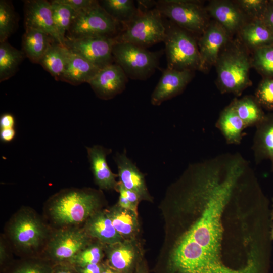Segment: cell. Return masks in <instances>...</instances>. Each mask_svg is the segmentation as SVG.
<instances>
[{"label":"cell","mask_w":273,"mask_h":273,"mask_svg":"<svg viewBox=\"0 0 273 273\" xmlns=\"http://www.w3.org/2000/svg\"><path fill=\"white\" fill-rule=\"evenodd\" d=\"M241 191L230 172L208 171L196 177L181 197L197 210L196 218L176 242L164 273H258L254 265L235 268L225 261L226 209Z\"/></svg>","instance_id":"6da1fadb"},{"label":"cell","mask_w":273,"mask_h":273,"mask_svg":"<svg viewBox=\"0 0 273 273\" xmlns=\"http://www.w3.org/2000/svg\"><path fill=\"white\" fill-rule=\"evenodd\" d=\"M101 196L90 189H64L47 201L48 217L58 229L77 226L99 210Z\"/></svg>","instance_id":"7a4b0ae2"},{"label":"cell","mask_w":273,"mask_h":273,"mask_svg":"<svg viewBox=\"0 0 273 273\" xmlns=\"http://www.w3.org/2000/svg\"><path fill=\"white\" fill-rule=\"evenodd\" d=\"M229 42L215 65L217 85L222 94L231 93L239 96L252 84L249 77L251 58L239 42Z\"/></svg>","instance_id":"3957f363"},{"label":"cell","mask_w":273,"mask_h":273,"mask_svg":"<svg viewBox=\"0 0 273 273\" xmlns=\"http://www.w3.org/2000/svg\"><path fill=\"white\" fill-rule=\"evenodd\" d=\"M10 240L18 251L27 257L34 253L48 237V230L41 219L27 208L19 210L7 228Z\"/></svg>","instance_id":"277c9868"},{"label":"cell","mask_w":273,"mask_h":273,"mask_svg":"<svg viewBox=\"0 0 273 273\" xmlns=\"http://www.w3.org/2000/svg\"><path fill=\"white\" fill-rule=\"evenodd\" d=\"M162 17L156 8L145 11L139 10L124 30L115 37L116 42L130 43L144 48L164 41L166 26Z\"/></svg>","instance_id":"5b68a950"},{"label":"cell","mask_w":273,"mask_h":273,"mask_svg":"<svg viewBox=\"0 0 273 273\" xmlns=\"http://www.w3.org/2000/svg\"><path fill=\"white\" fill-rule=\"evenodd\" d=\"M167 68L177 70H200V58L195 38L175 25L166 27L164 41Z\"/></svg>","instance_id":"8992f818"},{"label":"cell","mask_w":273,"mask_h":273,"mask_svg":"<svg viewBox=\"0 0 273 273\" xmlns=\"http://www.w3.org/2000/svg\"><path fill=\"white\" fill-rule=\"evenodd\" d=\"M156 8L163 16L169 18L176 26L191 34H200L209 24L205 7L197 1L162 0Z\"/></svg>","instance_id":"52a82bcc"},{"label":"cell","mask_w":273,"mask_h":273,"mask_svg":"<svg viewBox=\"0 0 273 273\" xmlns=\"http://www.w3.org/2000/svg\"><path fill=\"white\" fill-rule=\"evenodd\" d=\"M115 63L127 77L133 79L148 78L158 67L159 54L144 48L126 42H116L113 48Z\"/></svg>","instance_id":"ba28073f"},{"label":"cell","mask_w":273,"mask_h":273,"mask_svg":"<svg viewBox=\"0 0 273 273\" xmlns=\"http://www.w3.org/2000/svg\"><path fill=\"white\" fill-rule=\"evenodd\" d=\"M83 228L58 229L50 236L42 257L53 264L68 263L91 242Z\"/></svg>","instance_id":"9c48e42d"},{"label":"cell","mask_w":273,"mask_h":273,"mask_svg":"<svg viewBox=\"0 0 273 273\" xmlns=\"http://www.w3.org/2000/svg\"><path fill=\"white\" fill-rule=\"evenodd\" d=\"M119 23L101 6H95L77 12L66 37L77 38L91 36L113 37Z\"/></svg>","instance_id":"30bf717a"},{"label":"cell","mask_w":273,"mask_h":273,"mask_svg":"<svg viewBox=\"0 0 273 273\" xmlns=\"http://www.w3.org/2000/svg\"><path fill=\"white\" fill-rule=\"evenodd\" d=\"M66 39V46L69 50L100 69L114 61L112 51L116 43L115 37L91 36Z\"/></svg>","instance_id":"8fae6325"},{"label":"cell","mask_w":273,"mask_h":273,"mask_svg":"<svg viewBox=\"0 0 273 273\" xmlns=\"http://www.w3.org/2000/svg\"><path fill=\"white\" fill-rule=\"evenodd\" d=\"M105 262L118 273H134L143 261L135 240L105 245Z\"/></svg>","instance_id":"7c38bea8"},{"label":"cell","mask_w":273,"mask_h":273,"mask_svg":"<svg viewBox=\"0 0 273 273\" xmlns=\"http://www.w3.org/2000/svg\"><path fill=\"white\" fill-rule=\"evenodd\" d=\"M230 34L218 22L209 23L197 42L200 58V71H206L215 65Z\"/></svg>","instance_id":"4fadbf2b"},{"label":"cell","mask_w":273,"mask_h":273,"mask_svg":"<svg viewBox=\"0 0 273 273\" xmlns=\"http://www.w3.org/2000/svg\"><path fill=\"white\" fill-rule=\"evenodd\" d=\"M24 8L25 28L41 31L49 35L58 43L66 46V40L61 37L56 29L50 2L45 0L26 1Z\"/></svg>","instance_id":"5bb4252c"},{"label":"cell","mask_w":273,"mask_h":273,"mask_svg":"<svg viewBox=\"0 0 273 273\" xmlns=\"http://www.w3.org/2000/svg\"><path fill=\"white\" fill-rule=\"evenodd\" d=\"M127 78L119 65L112 63L100 69L88 84L99 98L109 100L124 90Z\"/></svg>","instance_id":"9a60e30c"},{"label":"cell","mask_w":273,"mask_h":273,"mask_svg":"<svg viewBox=\"0 0 273 273\" xmlns=\"http://www.w3.org/2000/svg\"><path fill=\"white\" fill-rule=\"evenodd\" d=\"M190 70H177L167 68L151 95V104L158 106L180 94L193 76Z\"/></svg>","instance_id":"2e32d148"},{"label":"cell","mask_w":273,"mask_h":273,"mask_svg":"<svg viewBox=\"0 0 273 273\" xmlns=\"http://www.w3.org/2000/svg\"><path fill=\"white\" fill-rule=\"evenodd\" d=\"M114 161L118 168L119 182L126 189L135 192L141 200L151 201L144 174L127 156L126 151L116 153Z\"/></svg>","instance_id":"e0dca14e"},{"label":"cell","mask_w":273,"mask_h":273,"mask_svg":"<svg viewBox=\"0 0 273 273\" xmlns=\"http://www.w3.org/2000/svg\"><path fill=\"white\" fill-rule=\"evenodd\" d=\"M205 8L208 14L230 34L239 31L246 23V16L235 2L211 1Z\"/></svg>","instance_id":"ac0fdd59"},{"label":"cell","mask_w":273,"mask_h":273,"mask_svg":"<svg viewBox=\"0 0 273 273\" xmlns=\"http://www.w3.org/2000/svg\"><path fill=\"white\" fill-rule=\"evenodd\" d=\"M86 150L95 183L101 189L115 190L118 174L113 173L106 161V156L112 150L100 145L87 147Z\"/></svg>","instance_id":"d6986e66"},{"label":"cell","mask_w":273,"mask_h":273,"mask_svg":"<svg viewBox=\"0 0 273 273\" xmlns=\"http://www.w3.org/2000/svg\"><path fill=\"white\" fill-rule=\"evenodd\" d=\"M252 150L256 164L269 160L273 172V112L266 114L263 120L256 126Z\"/></svg>","instance_id":"ffe728a7"},{"label":"cell","mask_w":273,"mask_h":273,"mask_svg":"<svg viewBox=\"0 0 273 273\" xmlns=\"http://www.w3.org/2000/svg\"><path fill=\"white\" fill-rule=\"evenodd\" d=\"M87 234L105 245L124 240L115 230L106 210H98L86 221L83 227Z\"/></svg>","instance_id":"44dd1931"},{"label":"cell","mask_w":273,"mask_h":273,"mask_svg":"<svg viewBox=\"0 0 273 273\" xmlns=\"http://www.w3.org/2000/svg\"><path fill=\"white\" fill-rule=\"evenodd\" d=\"M69 51L60 80L73 85L88 83L100 68L81 56Z\"/></svg>","instance_id":"7402d4cb"},{"label":"cell","mask_w":273,"mask_h":273,"mask_svg":"<svg viewBox=\"0 0 273 273\" xmlns=\"http://www.w3.org/2000/svg\"><path fill=\"white\" fill-rule=\"evenodd\" d=\"M215 126L221 132L228 144L239 145L246 127L230 103L220 113Z\"/></svg>","instance_id":"603a6c76"},{"label":"cell","mask_w":273,"mask_h":273,"mask_svg":"<svg viewBox=\"0 0 273 273\" xmlns=\"http://www.w3.org/2000/svg\"><path fill=\"white\" fill-rule=\"evenodd\" d=\"M115 230L123 240H135L139 232L137 212L117 204L106 210Z\"/></svg>","instance_id":"cb8c5ba5"},{"label":"cell","mask_w":273,"mask_h":273,"mask_svg":"<svg viewBox=\"0 0 273 273\" xmlns=\"http://www.w3.org/2000/svg\"><path fill=\"white\" fill-rule=\"evenodd\" d=\"M239 32L245 46L253 51L273 44V32L262 19L246 22Z\"/></svg>","instance_id":"d4e9b609"},{"label":"cell","mask_w":273,"mask_h":273,"mask_svg":"<svg viewBox=\"0 0 273 273\" xmlns=\"http://www.w3.org/2000/svg\"><path fill=\"white\" fill-rule=\"evenodd\" d=\"M56 41L48 34L39 30L25 28L22 37V51L31 62H39L50 45Z\"/></svg>","instance_id":"484cf974"},{"label":"cell","mask_w":273,"mask_h":273,"mask_svg":"<svg viewBox=\"0 0 273 273\" xmlns=\"http://www.w3.org/2000/svg\"><path fill=\"white\" fill-rule=\"evenodd\" d=\"M231 104L246 128L256 127L265 116L266 114L254 96L247 95L240 99L235 98Z\"/></svg>","instance_id":"4316f807"},{"label":"cell","mask_w":273,"mask_h":273,"mask_svg":"<svg viewBox=\"0 0 273 273\" xmlns=\"http://www.w3.org/2000/svg\"><path fill=\"white\" fill-rule=\"evenodd\" d=\"M66 46L53 42L39 62L44 69L56 79L60 80L69 54Z\"/></svg>","instance_id":"83f0119b"},{"label":"cell","mask_w":273,"mask_h":273,"mask_svg":"<svg viewBox=\"0 0 273 273\" xmlns=\"http://www.w3.org/2000/svg\"><path fill=\"white\" fill-rule=\"evenodd\" d=\"M24 52L7 41L0 42V81L13 76L25 56Z\"/></svg>","instance_id":"f1b7e54d"},{"label":"cell","mask_w":273,"mask_h":273,"mask_svg":"<svg viewBox=\"0 0 273 273\" xmlns=\"http://www.w3.org/2000/svg\"><path fill=\"white\" fill-rule=\"evenodd\" d=\"M101 6L118 23L126 27L135 17L139 10L131 0H104Z\"/></svg>","instance_id":"f546056e"},{"label":"cell","mask_w":273,"mask_h":273,"mask_svg":"<svg viewBox=\"0 0 273 273\" xmlns=\"http://www.w3.org/2000/svg\"><path fill=\"white\" fill-rule=\"evenodd\" d=\"M50 2L56 29L61 37L66 40V33L68 32L77 12L59 0L51 1Z\"/></svg>","instance_id":"4dcf8cb0"},{"label":"cell","mask_w":273,"mask_h":273,"mask_svg":"<svg viewBox=\"0 0 273 273\" xmlns=\"http://www.w3.org/2000/svg\"><path fill=\"white\" fill-rule=\"evenodd\" d=\"M54 264L41 256L13 262L2 273H52Z\"/></svg>","instance_id":"1f68e13d"},{"label":"cell","mask_w":273,"mask_h":273,"mask_svg":"<svg viewBox=\"0 0 273 273\" xmlns=\"http://www.w3.org/2000/svg\"><path fill=\"white\" fill-rule=\"evenodd\" d=\"M105 245L96 240L91 242L81 250L70 262L75 267L84 266L90 264L103 262L105 256Z\"/></svg>","instance_id":"d6a6232c"},{"label":"cell","mask_w":273,"mask_h":273,"mask_svg":"<svg viewBox=\"0 0 273 273\" xmlns=\"http://www.w3.org/2000/svg\"><path fill=\"white\" fill-rule=\"evenodd\" d=\"M251 65L264 78H273V44L254 50Z\"/></svg>","instance_id":"836d02e7"},{"label":"cell","mask_w":273,"mask_h":273,"mask_svg":"<svg viewBox=\"0 0 273 273\" xmlns=\"http://www.w3.org/2000/svg\"><path fill=\"white\" fill-rule=\"evenodd\" d=\"M15 14L10 3L0 1V42L6 41L14 31Z\"/></svg>","instance_id":"e575fe53"},{"label":"cell","mask_w":273,"mask_h":273,"mask_svg":"<svg viewBox=\"0 0 273 273\" xmlns=\"http://www.w3.org/2000/svg\"><path fill=\"white\" fill-rule=\"evenodd\" d=\"M254 97L263 109L273 111V78H264L259 83Z\"/></svg>","instance_id":"d590c367"},{"label":"cell","mask_w":273,"mask_h":273,"mask_svg":"<svg viewBox=\"0 0 273 273\" xmlns=\"http://www.w3.org/2000/svg\"><path fill=\"white\" fill-rule=\"evenodd\" d=\"M269 1L239 0L235 1L246 16L251 20L262 19Z\"/></svg>","instance_id":"8d00e7d4"},{"label":"cell","mask_w":273,"mask_h":273,"mask_svg":"<svg viewBox=\"0 0 273 273\" xmlns=\"http://www.w3.org/2000/svg\"><path fill=\"white\" fill-rule=\"evenodd\" d=\"M59 1L69 6L77 12L87 9L99 3L94 0H59Z\"/></svg>","instance_id":"74e56055"},{"label":"cell","mask_w":273,"mask_h":273,"mask_svg":"<svg viewBox=\"0 0 273 273\" xmlns=\"http://www.w3.org/2000/svg\"><path fill=\"white\" fill-rule=\"evenodd\" d=\"M115 190L118 192L120 195L126 198L133 206L137 209L138 204L141 200L135 192L126 189L119 181L117 183Z\"/></svg>","instance_id":"f35d334b"},{"label":"cell","mask_w":273,"mask_h":273,"mask_svg":"<svg viewBox=\"0 0 273 273\" xmlns=\"http://www.w3.org/2000/svg\"><path fill=\"white\" fill-rule=\"evenodd\" d=\"M13 262L10 257L4 239L1 238L0 242V266L1 272H3L5 271Z\"/></svg>","instance_id":"ab89813d"},{"label":"cell","mask_w":273,"mask_h":273,"mask_svg":"<svg viewBox=\"0 0 273 273\" xmlns=\"http://www.w3.org/2000/svg\"><path fill=\"white\" fill-rule=\"evenodd\" d=\"M262 20L273 32V0L268 1Z\"/></svg>","instance_id":"60d3db41"},{"label":"cell","mask_w":273,"mask_h":273,"mask_svg":"<svg viewBox=\"0 0 273 273\" xmlns=\"http://www.w3.org/2000/svg\"><path fill=\"white\" fill-rule=\"evenodd\" d=\"M52 273H79L76 268L68 263L54 264Z\"/></svg>","instance_id":"b9f144b4"},{"label":"cell","mask_w":273,"mask_h":273,"mask_svg":"<svg viewBox=\"0 0 273 273\" xmlns=\"http://www.w3.org/2000/svg\"><path fill=\"white\" fill-rule=\"evenodd\" d=\"M103 262L100 263L90 264L81 267H75L79 273H101Z\"/></svg>","instance_id":"7bdbcfd3"},{"label":"cell","mask_w":273,"mask_h":273,"mask_svg":"<svg viewBox=\"0 0 273 273\" xmlns=\"http://www.w3.org/2000/svg\"><path fill=\"white\" fill-rule=\"evenodd\" d=\"M15 124L14 116L10 113H4L0 117V129L13 128Z\"/></svg>","instance_id":"ee69618b"},{"label":"cell","mask_w":273,"mask_h":273,"mask_svg":"<svg viewBox=\"0 0 273 273\" xmlns=\"http://www.w3.org/2000/svg\"><path fill=\"white\" fill-rule=\"evenodd\" d=\"M15 134L14 128L0 129V139L4 142H11L14 139Z\"/></svg>","instance_id":"f6af8a7d"},{"label":"cell","mask_w":273,"mask_h":273,"mask_svg":"<svg viewBox=\"0 0 273 273\" xmlns=\"http://www.w3.org/2000/svg\"><path fill=\"white\" fill-rule=\"evenodd\" d=\"M117 204L124 209L137 212V209H136L129 200L123 196L119 195L118 201Z\"/></svg>","instance_id":"bcb514c9"},{"label":"cell","mask_w":273,"mask_h":273,"mask_svg":"<svg viewBox=\"0 0 273 273\" xmlns=\"http://www.w3.org/2000/svg\"><path fill=\"white\" fill-rule=\"evenodd\" d=\"M101 273H118L116 270L110 267L105 261H103V269Z\"/></svg>","instance_id":"7dc6e473"},{"label":"cell","mask_w":273,"mask_h":273,"mask_svg":"<svg viewBox=\"0 0 273 273\" xmlns=\"http://www.w3.org/2000/svg\"><path fill=\"white\" fill-rule=\"evenodd\" d=\"M134 273H149L144 261L142 262Z\"/></svg>","instance_id":"c3c4849f"},{"label":"cell","mask_w":273,"mask_h":273,"mask_svg":"<svg viewBox=\"0 0 273 273\" xmlns=\"http://www.w3.org/2000/svg\"><path fill=\"white\" fill-rule=\"evenodd\" d=\"M269 236L270 240H273V223L270 225Z\"/></svg>","instance_id":"681fc988"},{"label":"cell","mask_w":273,"mask_h":273,"mask_svg":"<svg viewBox=\"0 0 273 273\" xmlns=\"http://www.w3.org/2000/svg\"><path fill=\"white\" fill-rule=\"evenodd\" d=\"M270 220L272 221L273 220V198H272V209L270 213Z\"/></svg>","instance_id":"f907efd6"}]
</instances>
